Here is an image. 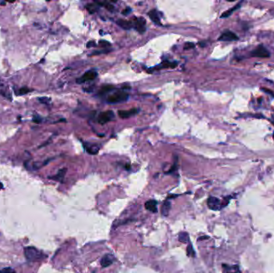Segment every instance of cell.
Here are the masks:
<instances>
[{"label":"cell","instance_id":"1","mask_svg":"<svg viewBox=\"0 0 274 273\" xmlns=\"http://www.w3.org/2000/svg\"><path fill=\"white\" fill-rule=\"evenodd\" d=\"M24 255L28 260L36 261L43 259L44 255L34 247H26L24 248Z\"/></svg>","mask_w":274,"mask_h":273},{"label":"cell","instance_id":"2","mask_svg":"<svg viewBox=\"0 0 274 273\" xmlns=\"http://www.w3.org/2000/svg\"><path fill=\"white\" fill-rule=\"evenodd\" d=\"M128 94L124 92H116L111 96H109L107 99V101L109 103H117L124 102L127 101L128 99Z\"/></svg>","mask_w":274,"mask_h":273},{"label":"cell","instance_id":"3","mask_svg":"<svg viewBox=\"0 0 274 273\" xmlns=\"http://www.w3.org/2000/svg\"><path fill=\"white\" fill-rule=\"evenodd\" d=\"M132 27L135 30L138 31L140 34L145 32L146 31V20L145 18L142 17H139V18H133V20L132 21Z\"/></svg>","mask_w":274,"mask_h":273},{"label":"cell","instance_id":"4","mask_svg":"<svg viewBox=\"0 0 274 273\" xmlns=\"http://www.w3.org/2000/svg\"><path fill=\"white\" fill-rule=\"evenodd\" d=\"M251 56L252 57L268 58L270 57V52L267 50L263 44L258 45L257 47L251 52Z\"/></svg>","mask_w":274,"mask_h":273},{"label":"cell","instance_id":"5","mask_svg":"<svg viewBox=\"0 0 274 273\" xmlns=\"http://www.w3.org/2000/svg\"><path fill=\"white\" fill-rule=\"evenodd\" d=\"M98 73L96 70H89L88 72H87L86 73H84L81 77L79 79L76 80V83L77 84H83V83H86L87 81H91V80H94L97 77Z\"/></svg>","mask_w":274,"mask_h":273},{"label":"cell","instance_id":"6","mask_svg":"<svg viewBox=\"0 0 274 273\" xmlns=\"http://www.w3.org/2000/svg\"><path fill=\"white\" fill-rule=\"evenodd\" d=\"M114 113L112 111H107L101 112L98 116V123L100 124H105L109 121L114 119Z\"/></svg>","mask_w":274,"mask_h":273},{"label":"cell","instance_id":"7","mask_svg":"<svg viewBox=\"0 0 274 273\" xmlns=\"http://www.w3.org/2000/svg\"><path fill=\"white\" fill-rule=\"evenodd\" d=\"M207 204H208V206L210 209L212 210H215V211H217L220 210V209H221L223 208V204H221V202L219 199L216 197H209L208 199V201H207Z\"/></svg>","mask_w":274,"mask_h":273},{"label":"cell","instance_id":"8","mask_svg":"<svg viewBox=\"0 0 274 273\" xmlns=\"http://www.w3.org/2000/svg\"><path fill=\"white\" fill-rule=\"evenodd\" d=\"M238 36L235 33L230 31H226L221 34V35L219 37L220 41H236L238 40Z\"/></svg>","mask_w":274,"mask_h":273},{"label":"cell","instance_id":"9","mask_svg":"<svg viewBox=\"0 0 274 273\" xmlns=\"http://www.w3.org/2000/svg\"><path fill=\"white\" fill-rule=\"evenodd\" d=\"M139 111H140L139 108H132V109H130V110L128 111H118V115H119V116L120 118L128 119L129 117L139 113Z\"/></svg>","mask_w":274,"mask_h":273},{"label":"cell","instance_id":"10","mask_svg":"<svg viewBox=\"0 0 274 273\" xmlns=\"http://www.w3.org/2000/svg\"><path fill=\"white\" fill-rule=\"evenodd\" d=\"M114 260H115V258H114L113 255H111V254H107L101 259L100 264L103 267H108L113 263Z\"/></svg>","mask_w":274,"mask_h":273},{"label":"cell","instance_id":"11","mask_svg":"<svg viewBox=\"0 0 274 273\" xmlns=\"http://www.w3.org/2000/svg\"><path fill=\"white\" fill-rule=\"evenodd\" d=\"M178 65V63L177 62H169L168 60L166 61H164L158 65L157 67H155L154 69L157 70H161V69H166V68H174V67H177Z\"/></svg>","mask_w":274,"mask_h":273},{"label":"cell","instance_id":"12","mask_svg":"<svg viewBox=\"0 0 274 273\" xmlns=\"http://www.w3.org/2000/svg\"><path fill=\"white\" fill-rule=\"evenodd\" d=\"M145 208L148 211L153 212V213H157V201L155 200H148L145 203Z\"/></svg>","mask_w":274,"mask_h":273},{"label":"cell","instance_id":"13","mask_svg":"<svg viewBox=\"0 0 274 273\" xmlns=\"http://www.w3.org/2000/svg\"><path fill=\"white\" fill-rule=\"evenodd\" d=\"M148 16L150 17V18L154 23H156L157 25H161V19H160V16H159V13L157 10L153 9V10H150L148 12Z\"/></svg>","mask_w":274,"mask_h":273},{"label":"cell","instance_id":"14","mask_svg":"<svg viewBox=\"0 0 274 273\" xmlns=\"http://www.w3.org/2000/svg\"><path fill=\"white\" fill-rule=\"evenodd\" d=\"M66 172H67V168H62V169H60L58 171V173L56 175H54V176H50L49 179L55 180V181L63 182V179L64 178V176H65Z\"/></svg>","mask_w":274,"mask_h":273},{"label":"cell","instance_id":"15","mask_svg":"<svg viewBox=\"0 0 274 273\" xmlns=\"http://www.w3.org/2000/svg\"><path fill=\"white\" fill-rule=\"evenodd\" d=\"M224 273H240L239 267L237 265L229 266L227 264H222Z\"/></svg>","mask_w":274,"mask_h":273},{"label":"cell","instance_id":"16","mask_svg":"<svg viewBox=\"0 0 274 273\" xmlns=\"http://www.w3.org/2000/svg\"><path fill=\"white\" fill-rule=\"evenodd\" d=\"M116 23H117L121 28L124 29V30H130L131 28L133 27H132V21L124 20V19H118Z\"/></svg>","mask_w":274,"mask_h":273},{"label":"cell","instance_id":"17","mask_svg":"<svg viewBox=\"0 0 274 273\" xmlns=\"http://www.w3.org/2000/svg\"><path fill=\"white\" fill-rule=\"evenodd\" d=\"M85 148L87 151L91 155H96L99 151H100V147L97 145L91 144V145H85Z\"/></svg>","mask_w":274,"mask_h":273},{"label":"cell","instance_id":"18","mask_svg":"<svg viewBox=\"0 0 274 273\" xmlns=\"http://www.w3.org/2000/svg\"><path fill=\"white\" fill-rule=\"evenodd\" d=\"M170 208H171V202L168 200H165V203L163 204L162 208H161V213H162L163 216H169Z\"/></svg>","mask_w":274,"mask_h":273},{"label":"cell","instance_id":"19","mask_svg":"<svg viewBox=\"0 0 274 273\" xmlns=\"http://www.w3.org/2000/svg\"><path fill=\"white\" fill-rule=\"evenodd\" d=\"M96 4L99 6H104L106 9H108L110 11H113L115 7H114L113 5L111 3V2H108V1H103V2H100V1H95Z\"/></svg>","mask_w":274,"mask_h":273},{"label":"cell","instance_id":"20","mask_svg":"<svg viewBox=\"0 0 274 273\" xmlns=\"http://www.w3.org/2000/svg\"><path fill=\"white\" fill-rule=\"evenodd\" d=\"M241 3H242V2H240L239 3H238V4H236V6H234V7H232V8H231V9H229V10H226V11H224V12L223 14H221V16H220V18H227V17L230 16V15H231V14H232V12H233L234 10H237L238 8H240V6Z\"/></svg>","mask_w":274,"mask_h":273},{"label":"cell","instance_id":"21","mask_svg":"<svg viewBox=\"0 0 274 273\" xmlns=\"http://www.w3.org/2000/svg\"><path fill=\"white\" fill-rule=\"evenodd\" d=\"M114 87L112 85H105L103 86L101 88H100V92H99V94L100 95H105L108 92H112V90H114Z\"/></svg>","mask_w":274,"mask_h":273},{"label":"cell","instance_id":"22","mask_svg":"<svg viewBox=\"0 0 274 273\" xmlns=\"http://www.w3.org/2000/svg\"><path fill=\"white\" fill-rule=\"evenodd\" d=\"M99 8V6L96 4V2L94 3H89L86 6V9L88 10V12L91 13V14H94L95 12H96Z\"/></svg>","mask_w":274,"mask_h":273},{"label":"cell","instance_id":"23","mask_svg":"<svg viewBox=\"0 0 274 273\" xmlns=\"http://www.w3.org/2000/svg\"><path fill=\"white\" fill-rule=\"evenodd\" d=\"M179 241L184 243V244H187L189 241V236L187 232H181L179 235Z\"/></svg>","mask_w":274,"mask_h":273},{"label":"cell","instance_id":"24","mask_svg":"<svg viewBox=\"0 0 274 273\" xmlns=\"http://www.w3.org/2000/svg\"><path fill=\"white\" fill-rule=\"evenodd\" d=\"M187 255L188 256H190V257H195L196 254H195V251H194V249L193 248V245L191 244H189V246L187 247Z\"/></svg>","mask_w":274,"mask_h":273},{"label":"cell","instance_id":"25","mask_svg":"<svg viewBox=\"0 0 274 273\" xmlns=\"http://www.w3.org/2000/svg\"><path fill=\"white\" fill-rule=\"evenodd\" d=\"M31 91H32V90L29 89L28 88H22L18 90V94L19 95V96H23V95H26L27 94V93H29V92H31Z\"/></svg>","mask_w":274,"mask_h":273},{"label":"cell","instance_id":"26","mask_svg":"<svg viewBox=\"0 0 274 273\" xmlns=\"http://www.w3.org/2000/svg\"><path fill=\"white\" fill-rule=\"evenodd\" d=\"M0 273H14V271L11 267H6L0 270Z\"/></svg>","mask_w":274,"mask_h":273},{"label":"cell","instance_id":"27","mask_svg":"<svg viewBox=\"0 0 274 273\" xmlns=\"http://www.w3.org/2000/svg\"><path fill=\"white\" fill-rule=\"evenodd\" d=\"M194 47H195V44H194L193 43H186L185 45L184 49L189 50V49H192V48H194Z\"/></svg>","mask_w":274,"mask_h":273},{"label":"cell","instance_id":"28","mask_svg":"<svg viewBox=\"0 0 274 273\" xmlns=\"http://www.w3.org/2000/svg\"><path fill=\"white\" fill-rule=\"evenodd\" d=\"M177 161H176L174 163V164H173V167H171L170 168V170H169V171H167L166 172V174H171V173H173V171H177Z\"/></svg>","mask_w":274,"mask_h":273},{"label":"cell","instance_id":"29","mask_svg":"<svg viewBox=\"0 0 274 273\" xmlns=\"http://www.w3.org/2000/svg\"><path fill=\"white\" fill-rule=\"evenodd\" d=\"M99 45H100V47H109L110 43L108 42V41H105V40H100L99 41Z\"/></svg>","mask_w":274,"mask_h":273},{"label":"cell","instance_id":"30","mask_svg":"<svg viewBox=\"0 0 274 273\" xmlns=\"http://www.w3.org/2000/svg\"><path fill=\"white\" fill-rule=\"evenodd\" d=\"M51 100L50 98H47V97H42V98H39V101L41 102L42 103H48V102Z\"/></svg>","mask_w":274,"mask_h":273},{"label":"cell","instance_id":"31","mask_svg":"<svg viewBox=\"0 0 274 273\" xmlns=\"http://www.w3.org/2000/svg\"><path fill=\"white\" fill-rule=\"evenodd\" d=\"M33 122L35 123H39L42 122V119L39 115H35V116L33 117Z\"/></svg>","mask_w":274,"mask_h":273},{"label":"cell","instance_id":"32","mask_svg":"<svg viewBox=\"0 0 274 273\" xmlns=\"http://www.w3.org/2000/svg\"><path fill=\"white\" fill-rule=\"evenodd\" d=\"M131 11H132V9L130 7H127V8H125L122 11V14H124V15H128L129 13H131Z\"/></svg>","mask_w":274,"mask_h":273},{"label":"cell","instance_id":"33","mask_svg":"<svg viewBox=\"0 0 274 273\" xmlns=\"http://www.w3.org/2000/svg\"><path fill=\"white\" fill-rule=\"evenodd\" d=\"M91 47H96V43L94 42V41H90L87 43V47L90 48Z\"/></svg>","mask_w":274,"mask_h":273},{"label":"cell","instance_id":"34","mask_svg":"<svg viewBox=\"0 0 274 273\" xmlns=\"http://www.w3.org/2000/svg\"><path fill=\"white\" fill-rule=\"evenodd\" d=\"M261 90H263V91H264V92H265V93H267V94L271 95V96H272V97H274V94H273V93H272V92H270L269 90L266 89V88H261Z\"/></svg>","mask_w":274,"mask_h":273},{"label":"cell","instance_id":"35","mask_svg":"<svg viewBox=\"0 0 274 273\" xmlns=\"http://www.w3.org/2000/svg\"><path fill=\"white\" fill-rule=\"evenodd\" d=\"M206 239H208V236L199 237V238H198V240H206Z\"/></svg>","mask_w":274,"mask_h":273},{"label":"cell","instance_id":"36","mask_svg":"<svg viewBox=\"0 0 274 273\" xmlns=\"http://www.w3.org/2000/svg\"><path fill=\"white\" fill-rule=\"evenodd\" d=\"M198 44H199L201 47H205V43H199Z\"/></svg>","mask_w":274,"mask_h":273},{"label":"cell","instance_id":"37","mask_svg":"<svg viewBox=\"0 0 274 273\" xmlns=\"http://www.w3.org/2000/svg\"><path fill=\"white\" fill-rule=\"evenodd\" d=\"M125 167H126L127 170H129L130 169V165H129V164H127V165L125 166Z\"/></svg>","mask_w":274,"mask_h":273},{"label":"cell","instance_id":"38","mask_svg":"<svg viewBox=\"0 0 274 273\" xmlns=\"http://www.w3.org/2000/svg\"><path fill=\"white\" fill-rule=\"evenodd\" d=\"M2 188H3V184H2V183L0 182V190H2Z\"/></svg>","mask_w":274,"mask_h":273},{"label":"cell","instance_id":"39","mask_svg":"<svg viewBox=\"0 0 274 273\" xmlns=\"http://www.w3.org/2000/svg\"><path fill=\"white\" fill-rule=\"evenodd\" d=\"M272 123L274 124V115H272Z\"/></svg>","mask_w":274,"mask_h":273},{"label":"cell","instance_id":"40","mask_svg":"<svg viewBox=\"0 0 274 273\" xmlns=\"http://www.w3.org/2000/svg\"><path fill=\"white\" fill-rule=\"evenodd\" d=\"M1 4H2V5H5V4H6V3H5V2H1Z\"/></svg>","mask_w":274,"mask_h":273},{"label":"cell","instance_id":"41","mask_svg":"<svg viewBox=\"0 0 274 273\" xmlns=\"http://www.w3.org/2000/svg\"><path fill=\"white\" fill-rule=\"evenodd\" d=\"M272 138H273V139H274V132H273V135H272Z\"/></svg>","mask_w":274,"mask_h":273}]
</instances>
